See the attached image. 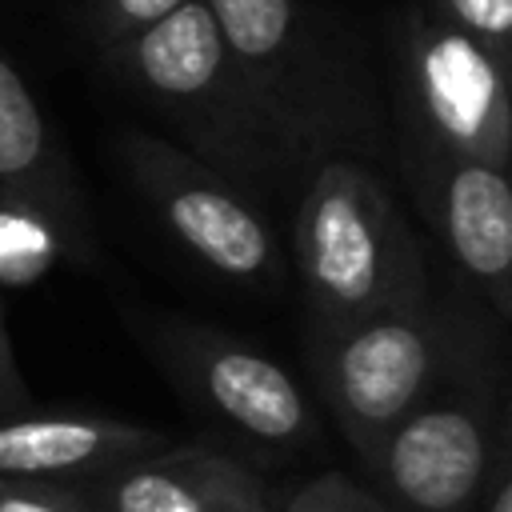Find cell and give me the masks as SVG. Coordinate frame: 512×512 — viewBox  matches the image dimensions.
I'll return each instance as SVG.
<instances>
[{"instance_id":"6da1fadb","label":"cell","mask_w":512,"mask_h":512,"mask_svg":"<svg viewBox=\"0 0 512 512\" xmlns=\"http://www.w3.org/2000/svg\"><path fill=\"white\" fill-rule=\"evenodd\" d=\"M292 252L316 332L432 300L420 240L360 156H328L308 172Z\"/></svg>"},{"instance_id":"7a4b0ae2","label":"cell","mask_w":512,"mask_h":512,"mask_svg":"<svg viewBox=\"0 0 512 512\" xmlns=\"http://www.w3.org/2000/svg\"><path fill=\"white\" fill-rule=\"evenodd\" d=\"M248 92L300 172L328 156H360L376 116L352 52L304 0H204Z\"/></svg>"},{"instance_id":"3957f363","label":"cell","mask_w":512,"mask_h":512,"mask_svg":"<svg viewBox=\"0 0 512 512\" xmlns=\"http://www.w3.org/2000/svg\"><path fill=\"white\" fill-rule=\"evenodd\" d=\"M112 68L180 132L196 160L232 184H264L300 172L288 144L236 72L204 0H188L160 24L104 48Z\"/></svg>"},{"instance_id":"277c9868","label":"cell","mask_w":512,"mask_h":512,"mask_svg":"<svg viewBox=\"0 0 512 512\" xmlns=\"http://www.w3.org/2000/svg\"><path fill=\"white\" fill-rule=\"evenodd\" d=\"M504 444V396L468 340L440 384L360 460L396 512H472Z\"/></svg>"},{"instance_id":"5b68a950","label":"cell","mask_w":512,"mask_h":512,"mask_svg":"<svg viewBox=\"0 0 512 512\" xmlns=\"http://www.w3.org/2000/svg\"><path fill=\"white\" fill-rule=\"evenodd\" d=\"M468 340V324L432 300L340 328H312L308 356L316 388L356 456L440 384Z\"/></svg>"},{"instance_id":"8992f818","label":"cell","mask_w":512,"mask_h":512,"mask_svg":"<svg viewBox=\"0 0 512 512\" xmlns=\"http://www.w3.org/2000/svg\"><path fill=\"white\" fill-rule=\"evenodd\" d=\"M144 340L188 404L252 452L292 456L316 440V412L300 384L240 336L184 316H152Z\"/></svg>"},{"instance_id":"52a82bcc","label":"cell","mask_w":512,"mask_h":512,"mask_svg":"<svg viewBox=\"0 0 512 512\" xmlns=\"http://www.w3.org/2000/svg\"><path fill=\"white\" fill-rule=\"evenodd\" d=\"M120 160L188 256L240 288L268 292L280 284V244L240 184L144 128H128L120 136Z\"/></svg>"},{"instance_id":"ba28073f","label":"cell","mask_w":512,"mask_h":512,"mask_svg":"<svg viewBox=\"0 0 512 512\" xmlns=\"http://www.w3.org/2000/svg\"><path fill=\"white\" fill-rule=\"evenodd\" d=\"M404 104L412 148L480 160L508 172L512 160V68L472 36L416 8L404 24Z\"/></svg>"},{"instance_id":"9c48e42d","label":"cell","mask_w":512,"mask_h":512,"mask_svg":"<svg viewBox=\"0 0 512 512\" xmlns=\"http://www.w3.org/2000/svg\"><path fill=\"white\" fill-rule=\"evenodd\" d=\"M412 184L424 220L436 228L456 272L492 308L512 316V184L504 168L412 148Z\"/></svg>"},{"instance_id":"30bf717a","label":"cell","mask_w":512,"mask_h":512,"mask_svg":"<svg viewBox=\"0 0 512 512\" xmlns=\"http://www.w3.org/2000/svg\"><path fill=\"white\" fill-rule=\"evenodd\" d=\"M76 488L92 512H268L256 476L204 444L144 452Z\"/></svg>"},{"instance_id":"8fae6325","label":"cell","mask_w":512,"mask_h":512,"mask_svg":"<svg viewBox=\"0 0 512 512\" xmlns=\"http://www.w3.org/2000/svg\"><path fill=\"white\" fill-rule=\"evenodd\" d=\"M164 448V436L100 412L20 408L0 420V480L84 484L116 464Z\"/></svg>"},{"instance_id":"7c38bea8","label":"cell","mask_w":512,"mask_h":512,"mask_svg":"<svg viewBox=\"0 0 512 512\" xmlns=\"http://www.w3.org/2000/svg\"><path fill=\"white\" fill-rule=\"evenodd\" d=\"M0 204L48 216L84 256H92V240L84 228V212L68 164L52 144L36 96L28 92L24 76L12 68L4 52H0Z\"/></svg>"},{"instance_id":"4fadbf2b","label":"cell","mask_w":512,"mask_h":512,"mask_svg":"<svg viewBox=\"0 0 512 512\" xmlns=\"http://www.w3.org/2000/svg\"><path fill=\"white\" fill-rule=\"evenodd\" d=\"M64 256L88 260L60 224L40 212L0 204V292L4 288H32L44 280Z\"/></svg>"},{"instance_id":"5bb4252c","label":"cell","mask_w":512,"mask_h":512,"mask_svg":"<svg viewBox=\"0 0 512 512\" xmlns=\"http://www.w3.org/2000/svg\"><path fill=\"white\" fill-rule=\"evenodd\" d=\"M428 8L512 68V0H428Z\"/></svg>"},{"instance_id":"9a60e30c","label":"cell","mask_w":512,"mask_h":512,"mask_svg":"<svg viewBox=\"0 0 512 512\" xmlns=\"http://www.w3.org/2000/svg\"><path fill=\"white\" fill-rule=\"evenodd\" d=\"M276 512H396L384 496H376L372 488L340 476V472H324L308 484H300L296 492H288V500Z\"/></svg>"},{"instance_id":"2e32d148","label":"cell","mask_w":512,"mask_h":512,"mask_svg":"<svg viewBox=\"0 0 512 512\" xmlns=\"http://www.w3.org/2000/svg\"><path fill=\"white\" fill-rule=\"evenodd\" d=\"M84 4H88V20H92L100 48H112V44L160 24L188 0H84Z\"/></svg>"},{"instance_id":"e0dca14e","label":"cell","mask_w":512,"mask_h":512,"mask_svg":"<svg viewBox=\"0 0 512 512\" xmlns=\"http://www.w3.org/2000/svg\"><path fill=\"white\" fill-rule=\"evenodd\" d=\"M0 512H92V504L68 484L0 480Z\"/></svg>"},{"instance_id":"ac0fdd59","label":"cell","mask_w":512,"mask_h":512,"mask_svg":"<svg viewBox=\"0 0 512 512\" xmlns=\"http://www.w3.org/2000/svg\"><path fill=\"white\" fill-rule=\"evenodd\" d=\"M28 384L16 368V348H12V332H8V308H4V292H0V420L28 408Z\"/></svg>"},{"instance_id":"d6986e66","label":"cell","mask_w":512,"mask_h":512,"mask_svg":"<svg viewBox=\"0 0 512 512\" xmlns=\"http://www.w3.org/2000/svg\"><path fill=\"white\" fill-rule=\"evenodd\" d=\"M480 512H512V468H508V444L500 448L496 464H492V476H488V488L480 496Z\"/></svg>"}]
</instances>
